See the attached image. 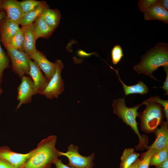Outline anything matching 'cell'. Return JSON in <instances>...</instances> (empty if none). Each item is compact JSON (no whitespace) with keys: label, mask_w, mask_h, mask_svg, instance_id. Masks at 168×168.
<instances>
[{"label":"cell","mask_w":168,"mask_h":168,"mask_svg":"<svg viewBox=\"0 0 168 168\" xmlns=\"http://www.w3.org/2000/svg\"><path fill=\"white\" fill-rule=\"evenodd\" d=\"M168 159V146L154 153L151 158L150 166H156Z\"/></svg>","instance_id":"7402d4cb"},{"label":"cell","mask_w":168,"mask_h":168,"mask_svg":"<svg viewBox=\"0 0 168 168\" xmlns=\"http://www.w3.org/2000/svg\"><path fill=\"white\" fill-rule=\"evenodd\" d=\"M54 164L56 166L55 168H73L63 164L60 159H58Z\"/></svg>","instance_id":"4dcf8cb0"},{"label":"cell","mask_w":168,"mask_h":168,"mask_svg":"<svg viewBox=\"0 0 168 168\" xmlns=\"http://www.w3.org/2000/svg\"><path fill=\"white\" fill-rule=\"evenodd\" d=\"M161 66H168V44L164 43H158L148 49L141 56L140 62L133 68L138 73L158 80L154 77L153 72Z\"/></svg>","instance_id":"6da1fadb"},{"label":"cell","mask_w":168,"mask_h":168,"mask_svg":"<svg viewBox=\"0 0 168 168\" xmlns=\"http://www.w3.org/2000/svg\"><path fill=\"white\" fill-rule=\"evenodd\" d=\"M57 139L53 135L42 140L22 168H50L58 160V151L55 147Z\"/></svg>","instance_id":"7a4b0ae2"},{"label":"cell","mask_w":168,"mask_h":168,"mask_svg":"<svg viewBox=\"0 0 168 168\" xmlns=\"http://www.w3.org/2000/svg\"><path fill=\"white\" fill-rule=\"evenodd\" d=\"M44 20L46 24L55 30L58 26L61 18V14L57 9L48 8L43 14Z\"/></svg>","instance_id":"ffe728a7"},{"label":"cell","mask_w":168,"mask_h":168,"mask_svg":"<svg viewBox=\"0 0 168 168\" xmlns=\"http://www.w3.org/2000/svg\"><path fill=\"white\" fill-rule=\"evenodd\" d=\"M19 24L6 17L0 22V40L5 47L19 30Z\"/></svg>","instance_id":"5bb4252c"},{"label":"cell","mask_w":168,"mask_h":168,"mask_svg":"<svg viewBox=\"0 0 168 168\" xmlns=\"http://www.w3.org/2000/svg\"><path fill=\"white\" fill-rule=\"evenodd\" d=\"M24 40L23 33L20 28L19 30L12 37L5 47H10L17 50H22Z\"/></svg>","instance_id":"603a6c76"},{"label":"cell","mask_w":168,"mask_h":168,"mask_svg":"<svg viewBox=\"0 0 168 168\" xmlns=\"http://www.w3.org/2000/svg\"><path fill=\"white\" fill-rule=\"evenodd\" d=\"M2 92V89H0V95H1V94Z\"/></svg>","instance_id":"74e56055"},{"label":"cell","mask_w":168,"mask_h":168,"mask_svg":"<svg viewBox=\"0 0 168 168\" xmlns=\"http://www.w3.org/2000/svg\"><path fill=\"white\" fill-rule=\"evenodd\" d=\"M6 16V14L3 11L0 10V22Z\"/></svg>","instance_id":"d590c367"},{"label":"cell","mask_w":168,"mask_h":168,"mask_svg":"<svg viewBox=\"0 0 168 168\" xmlns=\"http://www.w3.org/2000/svg\"><path fill=\"white\" fill-rule=\"evenodd\" d=\"M0 89H1V87H0Z\"/></svg>","instance_id":"f35d334b"},{"label":"cell","mask_w":168,"mask_h":168,"mask_svg":"<svg viewBox=\"0 0 168 168\" xmlns=\"http://www.w3.org/2000/svg\"><path fill=\"white\" fill-rule=\"evenodd\" d=\"M143 102L132 107H127L125 103L124 98L114 100L112 104L114 113L121 119L124 123L129 126L134 131L138 137V144L135 146L136 150L143 151L146 149L149 144L147 136L145 135H141L138 127V124L136 118L138 117L137 110Z\"/></svg>","instance_id":"3957f363"},{"label":"cell","mask_w":168,"mask_h":168,"mask_svg":"<svg viewBox=\"0 0 168 168\" xmlns=\"http://www.w3.org/2000/svg\"><path fill=\"white\" fill-rule=\"evenodd\" d=\"M9 61V58L2 48L0 44V85L2 80L4 71L10 67Z\"/></svg>","instance_id":"484cf974"},{"label":"cell","mask_w":168,"mask_h":168,"mask_svg":"<svg viewBox=\"0 0 168 168\" xmlns=\"http://www.w3.org/2000/svg\"><path fill=\"white\" fill-rule=\"evenodd\" d=\"M66 152L58 151L59 156H63L68 158V163L67 165L73 168H92L95 154L87 156H83L78 152V147L72 144L68 147Z\"/></svg>","instance_id":"8992f818"},{"label":"cell","mask_w":168,"mask_h":168,"mask_svg":"<svg viewBox=\"0 0 168 168\" xmlns=\"http://www.w3.org/2000/svg\"><path fill=\"white\" fill-rule=\"evenodd\" d=\"M55 63L56 65L55 73L40 94L50 99L58 98L64 90V81L61 76L64 65L62 61L59 59H57Z\"/></svg>","instance_id":"5b68a950"},{"label":"cell","mask_w":168,"mask_h":168,"mask_svg":"<svg viewBox=\"0 0 168 168\" xmlns=\"http://www.w3.org/2000/svg\"><path fill=\"white\" fill-rule=\"evenodd\" d=\"M113 69L116 72L118 77V80L121 83L125 96L133 94L144 95L147 93L149 90L147 86L142 81H140L135 85L128 86L121 80L117 70Z\"/></svg>","instance_id":"ac0fdd59"},{"label":"cell","mask_w":168,"mask_h":168,"mask_svg":"<svg viewBox=\"0 0 168 168\" xmlns=\"http://www.w3.org/2000/svg\"><path fill=\"white\" fill-rule=\"evenodd\" d=\"M143 102L146 108L143 111L138 112V116L140 120L141 129L147 133H154L163 121V107L158 103L146 100Z\"/></svg>","instance_id":"277c9868"},{"label":"cell","mask_w":168,"mask_h":168,"mask_svg":"<svg viewBox=\"0 0 168 168\" xmlns=\"http://www.w3.org/2000/svg\"><path fill=\"white\" fill-rule=\"evenodd\" d=\"M140 156L132 148L125 149L121 157L119 168H128Z\"/></svg>","instance_id":"44dd1931"},{"label":"cell","mask_w":168,"mask_h":168,"mask_svg":"<svg viewBox=\"0 0 168 168\" xmlns=\"http://www.w3.org/2000/svg\"><path fill=\"white\" fill-rule=\"evenodd\" d=\"M43 1L35 0H25L19 1V3L21 7L25 14L37 8L42 4Z\"/></svg>","instance_id":"cb8c5ba5"},{"label":"cell","mask_w":168,"mask_h":168,"mask_svg":"<svg viewBox=\"0 0 168 168\" xmlns=\"http://www.w3.org/2000/svg\"><path fill=\"white\" fill-rule=\"evenodd\" d=\"M12 63V70L21 78L24 75H29L30 58L22 50L10 47L5 48Z\"/></svg>","instance_id":"52a82bcc"},{"label":"cell","mask_w":168,"mask_h":168,"mask_svg":"<svg viewBox=\"0 0 168 168\" xmlns=\"http://www.w3.org/2000/svg\"><path fill=\"white\" fill-rule=\"evenodd\" d=\"M30 75L35 86L37 94L40 95L45 88L49 81L44 76L38 65L33 60H29Z\"/></svg>","instance_id":"30bf717a"},{"label":"cell","mask_w":168,"mask_h":168,"mask_svg":"<svg viewBox=\"0 0 168 168\" xmlns=\"http://www.w3.org/2000/svg\"><path fill=\"white\" fill-rule=\"evenodd\" d=\"M29 58L38 65L40 69L44 72L45 76L49 81L56 71V65L55 63L49 61L43 53L38 50Z\"/></svg>","instance_id":"4fadbf2b"},{"label":"cell","mask_w":168,"mask_h":168,"mask_svg":"<svg viewBox=\"0 0 168 168\" xmlns=\"http://www.w3.org/2000/svg\"><path fill=\"white\" fill-rule=\"evenodd\" d=\"M146 100L156 102L163 107L165 116L166 118V121L168 122V100H162L158 96L151 97Z\"/></svg>","instance_id":"83f0119b"},{"label":"cell","mask_w":168,"mask_h":168,"mask_svg":"<svg viewBox=\"0 0 168 168\" xmlns=\"http://www.w3.org/2000/svg\"><path fill=\"white\" fill-rule=\"evenodd\" d=\"M157 0H140L138 6L141 12H143L148 7L156 2Z\"/></svg>","instance_id":"f1b7e54d"},{"label":"cell","mask_w":168,"mask_h":168,"mask_svg":"<svg viewBox=\"0 0 168 168\" xmlns=\"http://www.w3.org/2000/svg\"><path fill=\"white\" fill-rule=\"evenodd\" d=\"M140 161V159H137L128 168H138Z\"/></svg>","instance_id":"e575fe53"},{"label":"cell","mask_w":168,"mask_h":168,"mask_svg":"<svg viewBox=\"0 0 168 168\" xmlns=\"http://www.w3.org/2000/svg\"><path fill=\"white\" fill-rule=\"evenodd\" d=\"M2 1L0 0V10L2 9Z\"/></svg>","instance_id":"8d00e7d4"},{"label":"cell","mask_w":168,"mask_h":168,"mask_svg":"<svg viewBox=\"0 0 168 168\" xmlns=\"http://www.w3.org/2000/svg\"><path fill=\"white\" fill-rule=\"evenodd\" d=\"M160 126V128H157L154 132L156 135L154 142L146 149H153L155 153L168 146V122L163 121Z\"/></svg>","instance_id":"9a60e30c"},{"label":"cell","mask_w":168,"mask_h":168,"mask_svg":"<svg viewBox=\"0 0 168 168\" xmlns=\"http://www.w3.org/2000/svg\"><path fill=\"white\" fill-rule=\"evenodd\" d=\"M124 56L122 49L120 45L114 46L111 51L112 61L113 64L116 65L121 60Z\"/></svg>","instance_id":"4316f807"},{"label":"cell","mask_w":168,"mask_h":168,"mask_svg":"<svg viewBox=\"0 0 168 168\" xmlns=\"http://www.w3.org/2000/svg\"><path fill=\"white\" fill-rule=\"evenodd\" d=\"M35 149L26 154L14 152L7 146L0 147V159L12 166L14 168H22L32 156Z\"/></svg>","instance_id":"ba28073f"},{"label":"cell","mask_w":168,"mask_h":168,"mask_svg":"<svg viewBox=\"0 0 168 168\" xmlns=\"http://www.w3.org/2000/svg\"><path fill=\"white\" fill-rule=\"evenodd\" d=\"M48 8L49 6L46 2L44 1L42 4L37 8L25 13L20 25L24 26L33 23L39 17L43 14Z\"/></svg>","instance_id":"d6986e66"},{"label":"cell","mask_w":168,"mask_h":168,"mask_svg":"<svg viewBox=\"0 0 168 168\" xmlns=\"http://www.w3.org/2000/svg\"><path fill=\"white\" fill-rule=\"evenodd\" d=\"M33 23L35 35L36 40L39 38H49L54 30L46 24L43 14L39 17Z\"/></svg>","instance_id":"e0dca14e"},{"label":"cell","mask_w":168,"mask_h":168,"mask_svg":"<svg viewBox=\"0 0 168 168\" xmlns=\"http://www.w3.org/2000/svg\"><path fill=\"white\" fill-rule=\"evenodd\" d=\"M20 29L24 37L22 49L29 57L37 50L35 47L36 40L34 34V23L22 26Z\"/></svg>","instance_id":"8fae6325"},{"label":"cell","mask_w":168,"mask_h":168,"mask_svg":"<svg viewBox=\"0 0 168 168\" xmlns=\"http://www.w3.org/2000/svg\"><path fill=\"white\" fill-rule=\"evenodd\" d=\"M37 94L31 78L24 75L21 78V82L17 88V99L19 102L16 110L23 104L31 102L32 96Z\"/></svg>","instance_id":"9c48e42d"},{"label":"cell","mask_w":168,"mask_h":168,"mask_svg":"<svg viewBox=\"0 0 168 168\" xmlns=\"http://www.w3.org/2000/svg\"><path fill=\"white\" fill-rule=\"evenodd\" d=\"M144 19L147 21L158 20L165 24L168 23V12L158 3H156L147 8L143 12Z\"/></svg>","instance_id":"2e32d148"},{"label":"cell","mask_w":168,"mask_h":168,"mask_svg":"<svg viewBox=\"0 0 168 168\" xmlns=\"http://www.w3.org/2000/svg\"><path fill=\"white\" fill-rule=\"evenodd\" d=\"M0 168H14L5 161L0 159Z\"/></svg>","instance_id":"1f68e13d"},{"label":"cell","mask_w":168,"mask_h":168,"mask_svg":"<svg viewBox=\"0 0 168 168\" xmlns=\"http://www.w3.org/2000/svg\"><path fill=\"white\" fill-rule=\"evenodd\" d=\"M155 166V168H168V159L162 163Z\"/></svg>","instance_id":"836d02e7"},{"label":"cell","mask_w":168,"mask_h":168,"mask_svg":"<svg viewBox=\"0 0 168 168\" xmlns=\"http://www.w3.org/2000/svg\"><path fill=\"white\" fill-rule=\"evenodd\" d=\"M2 9L6 11V18L20 25L24 13L21 7L19 1L16 0L2 1Z\"/></svg>","instance_id":"7c38bea8"},{"label":"cell","mask_w":168,"mask_h":168,"mask_svg":"<svg viewBox=\"0 0 168 168\" xmlns=\"http://www.w3.org/2000/svg\"><path fill=\"white\" fill-rule=\"evenodd\" d=\"M158 3L161 7L166 9L168 10V0H158Z\"/></svg>","instance_id":"d6a6232c"},{"label":"cell","mask_w":168,"mask_h":168,"mask_svg":"<svg viewBox=\"0 0 168 168\" xmlns=\"http://www.w3.org/2000/svg\"><path fill=\"white\" fill-rule=\"evenodd\" d=\"M163 68L165 71L166 73V77L163 86L160 87L162 88L165 91V93L164 95L167 96L168 95V66Z\"/></svg>","instance_id":"f546056e"},{"label":"cell","mask_w":168,"mask_h":168,"mask_svg":"<svg viewBox=\"0 0 168 168\" xmlns=\"http://www.w3.org/2000/svg\"><path fill=\"white\" fill-rule=\"evenodd\" d=\"M155 152L153 149L150 148L142 153L138 168H149L151 159Z\"/></svg>","instance_id":"d4e9b609"}]
</instances>
